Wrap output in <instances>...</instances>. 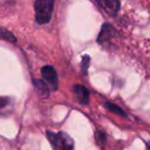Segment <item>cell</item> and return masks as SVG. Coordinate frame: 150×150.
I'll return each mask as SVG.
<instances>
[{
    "label": "cell",
    "mask_w": 150,
    "mask_h": 150,
    "mask_svg": "<svg viewBox=\"0 0 150 150\" xmlns=\"http://www.w3.org/2000/svg\"><path fill=\"white\" fill-rule=\"evenodd\" d=\"M54 0H36L35 12L36 22L40 25L47 24L51 20L53 12Z\"/></svg>",
    "instance_id": "cell-1"
},
{
    "label": "cell",
    "mask_w": 150,
    "mask_h": 150,
    "mask_svg": "<svg viewBox=\"0 0 150 150\" xmlns=\"http://www.w3.org/2000/svg\"><path fill=\"white\" fill-rule=\"evenodd\" d=\"M89 64H90V57L89 56H84L82 59L81 62V68H82V72L85 75L88 74V68H89Z\"/></svg>",
    "instance_id": "cell-11"
},
{
    "label": "cell",
    "mask_w": 150,
    "mask_h": 150,
    "mask_svg": "<svg viewBox=\"0 0 150 150\" xmlns=\"http://www.w3.org/2000/svg\"><path fill=\"white\" fill-rule=\"evenodd\" d=\"M98 5L110 16H115L119 12L120 3L119 0H96Z\"/></svg>",
    "instance_id": "cell-4"
},
{
    "label": "cell",
    "mask_w": 150,
    "mask_h": 150,
    "mask_svg": "<svg viewBox=\"0 0 150 150\" xmlns=\"http://www.w3.org/2000/svg\"><path fill=\"white\" fill-rule=\"evenodd\" d=\"M117 35V30L113 28L111 25L109 24H104L101 28V31L98 35V38H97V41L99 43L103 44L105 42L109 41L111 38H113Z\"/></svg>",
    "instance_id": "cell-5"
},
{
    "label": "cell",
    "mask_w": 150,
    "mask_h": 150,
    "mask_svg": "<svg viewBox=\"0 0 150 150\" xmlns=\"http://www.w3.org/2000/svg\"><path fill=\"white\" fill-rule=\"evenodd\" d=\"M12 101L7 97H0V115L9 113L12 109Z\"/></svg>",
    "instance_id": "cell-7"
},
{
    "label": "cell",
    "mask_w": 150,
    "mask_h": 150,
    "mask_svg": "<svg viewBox=\"0 0 150 150\" xmlns=\"http://www.w3.org/2000/svg\"><path fill=\"white\" fill-rule=\"evenodd\" d=\"M95 137H96L97 143H98L99 145H101V146H103V145L106 143V135H105V133H103L102 131H97Z\"/></svg>",
    "instance_id": "cell-12"
},
{
    "label": "cell",
    "mask_w": 150,
    "mask_h": 150,
    "mask_svg": "<svg viewBox=\"0 0 150 150\" xmlns=\"http://www.w3.org/2000/svg\"><path fill=\"white\" fill-rule=\"evenodd\" d=\"M146 148L147 150H150V141L149 142H146Z\"/></svg>",
    "instance_id": "cell-13"
},
{
    "label": "cell",
    "mask_w": 150,
    "mask_h": 150,
    "mask_svg": "<svg viewBox=\"0 0 150 150\" xmlns=\"http://www.w3.org/2000/svg\"><path fill=\"white\" fill-rule=\"evenodd\" d=\"M104 107L106 109H108L109 111H111V112H113V113H115V114H119V115H122V116H126V113L122 111V109H120L119 106L112 104V103L105 102L104 103Z\"/></svg>",
    "instance_id": "cell-9"
},
{
    "label": "cell",
    "mask_w": 150,
    "mask_h": 150,
    "mask_svg": "<svg viewBox=\"0 0 150 150\" xmlns=\"http://www.w3.org/2000/svg\"><path fill=\"white\" fill-rule=\"evenodd\" d=\"M0 36L3 38V39L7 40V41H10V42L16 41V36H14L11 32H9L8 30H5V29H0Z\"/></svg>",
    "instance_id": "cell-10"
},
{
    "label": "cell",
    "mask_w": 150,
    "mask_h": 150,
    "mask_svg": "<svg viewBox=\"0 0 150 150\" xmlns=\"http://www.w3.org/2000/svg\"><path fill=\"white\" fill-rule=\"evenodd\" d=\"M34 85H35L36 90H38L40 95L42 96L48 97L49 96V86L47 85L45 81H42V80H38V79H34Z\"/></svg>",
    "instance_id": "cell-8"
},
{
    "label": "cell",
    "mask_w": 150,
    "mask_h": 150,
    "mask_svg": "<svg viewBox=\"0 0 150 150\" xmlns=\"http://www.w3.org/2000/svg\"><path fill=\"white\" fill-rule=\"evenodd\" d=\"M73 93L77 101L82 105H87L89 102V92L82 84H76L73 86Z\"/></svg>",
    "instance_id": "cell-6"
},
{
    "label": "cell",
    "mask_w": 150,
    "mask_h": 150,
    "mask_svg": "<svg viewBox=\"0 0 150 150\" xmlns=\"http://www.w3.org/2000/svg\"><path fill=\"white\" fill-rule=\"evenodd\" d=\"M41 74L46 83L49 84L51 90H56L58 88V77L55 69L52 66H44L41 69Z\"/></svg>",
    "instance_id": "cell-3"
},
{
    "label": "cell",
    "mask_w": 150,
    "mask_h": 150,
    "mask_svg": "<svg viewBox=\"0 0 150 150\" xmlns=\"http://www.w3.org/2000/svg\"><path fill=\"white\" fill-rule=\"evenodd\" d=\"M48 140L54 150H74V141L67 134L63 132H46Z\"/></svg>",
    "instance_id": "cell-2"
}]
</instances>
